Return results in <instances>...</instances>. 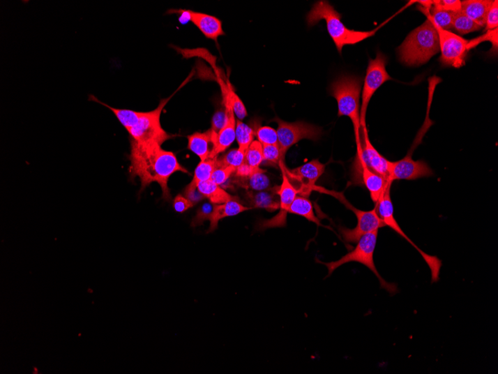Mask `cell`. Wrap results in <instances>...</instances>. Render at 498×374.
Returning a JSON list of instances; mask_svg holds the SVG:
<instances>
[{"instance_id": "cell-20", "label": "cell", "mask_w": 498, "mask_h": 374, "mask_svg": "<svg viewBox=\"0 0 498 374\" xmlns=\"http://www.w3.org/2000/svg\"><path fill=\"white\" fill-rule=\"evenodd\" d=\"M278 190V187L262 191L249 190L247 192L246 199L250 206L249 207L252 209H264L269 212H273L280 208Z\"/></svg>"}, {"instance_id": "cell-24", "label": "cell", "mask_w": 498, "mask_h": 374, "mask_svg": "<svg viewBox=\"0 0 498 374\" xmlns=\"http://www.w3.org/2000/svg\"><path fill=\"white\" fill-rule=\"evenodd\" d=\"M234 181L237 186L249 190L262 191L270 188V179L266 170L259 167L246 177H236Z\"/></svg>"}, {"instance_id": "cell-40", "label": "cell", "mask_w": 498, "mask_h": 374, "mask_svg": "<svg viewBox=\"0 0 498 374\" xmlns=\"http://www.w3.org/2000/svg\"><path fill=\"white\" fill-rule=\"evenodd\" d=\"M193 202L181 195H179L173 201V208L179 213H183L193 207Z\"/></svg>"}, {"instance_id": "cell-11", "label": "cell", "mask_w": 498, "mask_h": 374, "mask_svg": "<svg viewBox=\"0 0 498 374\" xmlns=\"http://www.w3.org/2000/svg\"><path fill=\"white\" fill-rule=\"evenodd\" d=\"M435 27L439 37L441 51L439 61L442 65L445 67L455 68H460L464 66L465 65V59H467L469 52L468 49L469 40L451 33L448 30L442 29L435 25Z\"/></svg>"}, {"instance_id": "cell-18", "label": "cell", "mask_w": 498, "mask_h": 374, "mask_svg": "<svg viewBox=\"0 0 498 374\" xmlns=\"http://www.w3.org/2000/svg\"><path fill=\"white\" fill-rule=\"evenodd\" d=\"M218 158H208L205 161H201L194 171V176L191 183L187 186L185 190V196L193 204H197L203 197L200 193H197L198 186L203 181L211 179L213 170L218 167Z\"/></svg>"}, {"instance_id": "cell-2", "label": "cell", "mask_w": 498, "mask_h": 374, "mask_svg": "<svg viewBox=\"0 0 498 374\" xmlns=\"http://www.w3.org/2000/svg\"><path fill=\"white\" fill-rule=\"evenodd\" d=\"M342 16L328 1H319L314 4L307 15L309 27L317 24L320 20L326 21L329 34L340 53L345 46L355 45L374 36L380 27L372 31H356L345 27Z\"/></svg>"}, {"instance_id": "cell-21", "label": "cell", "mask_w": 498, "mask_h": 374, "mask_svg": "<svg viewBox=\"0 0 498 374\" xmlns=\"http://www.w3.org/2000/svg\"><path fill=\"white\" fill-rule=\"evenodd\" d=\"M252 208L243 206L236 199L225 202V204L214 205L210 220V227L208 232H213L218 228L219 222L229 217L239 215V214L251 210Z\"/></svg>"}, {"instance_id": "cell-37", "label": "cell", "mask_w": 498, "mask_h": 374, "mask_svg": "<svg viewBox=\"0 0 498 374\" xmlns=\"http://www.w3.org/2000/svg\"><path fill=\"white\" fill-rule=\"evenodd\" d=\"M228 121V114L226 110H220L216 112L212 119L211 128L210 130L216 136L222 129Z\"/></svg>"}, {"instance_id": "cell-1", "label": "cell", "mask_w": 498, "mask_h": 374, "mask_svg": "<svg viewBox=\"0 0 498 374\" xmlns=\"http://www.w3.org/2000/svg\"><path fill=\"white\" fill-rule=\"evenodd\" d=\"M129 174L138 177L144 190L151 184L157 183L162 190V197L171 200L168 181L172 175L181 172L190 174L183 167L174 153L165 151L161 145H139L131 143Z\"/></svg>"}, {"instance_id": "cell-28", "label": "cell", "mask_w": 498, "mask_h": 374, "mask_svg": "<svg viewBox=\"0 0 498 374\" xmlns=\"http://www.w3.org/2000/svg\"><path fill=\"white\" fill-rule=\"evenodd\" d=\"M483 27L476 21L462 13V10H460L454 15L452 28L462 35L474 33V31L481 30Z\"/></svg>"}, {"instance_id": "cell-3", "label": "cell", "mask_w": 498, "mask_h": 374, "mask_svg": "<svg viewBox=\"0 0 498 374\" xmlns=\"http://www.w3.org/2000/svg\"><path fill=\"white\" fill-rule=\"evenodd\" d=\"M172 97L161 100L155 110L146 112H130L126 127L130 136V142L146 146L162 145L174 137L167 133L160 124L161 113Z\"/></svg>"}, {"instance_id": "cell-8", "label": "cell", "mask_w": 498, "mask_h": 374, "mask_svg": "<svg viewBox=\"0 0 498 374\" xmlns=\"http://www.w3.org/2000/svg\"><path fill=\"white\" fill-rule=\"evenodd\" d=\"M386 57L381 52H377L375 59H370L369 66H368L366 70L362 94V104L360 113L361 129L367 128L365 124L366 112L373 95L385 82L393 80V78L389 76L386 70Z\"/></svg>"}, {"instance_id": "cell-16", "label": "cell", "mask_w": 498, "mask_h": 374, "mask_svg": "<svg viewBox=\"0 0 498 374\" xmlns=\"http://www.w3.org/2000/svg\"><path fill=\"white\" fill-rule=\"evenodd\" d=\"M326 165L321 163L318 159L304 164L300 167L288 170L285 167V172L289 179L299 181L301 188L305 190H310L316 185L318 179L326 170Z\"/></svg>"}, {"instance_id": "cell-6", "label": "cell", "mask_w": 498, "mask_h": 374, "mask_svg": "<svg viewBox=\"0 0 498 374\" xmlns=\"http://www.w3.org/2000/svg\"><path fill=\"white\" fill-rule=\"evenodd\" d=\"M378 230L368 233L363 237L354 249L342 256L337 261L331 262H323L317 260V262L326 265L329 270L327 277L330 276L340 267L349 262H359L369 269L377 278L382 290H385L391 295H395L398 292V287L394 283L386 282L380 274H379L374 260V254L377 245Z\"/></svg>"}, {"instance_id": "cell-25", "label": "cell", "mask_w": 498, "mask_h": 374, "mask_svg": "<svg viewBox=\"0 0 498 374\" xmlns=\"http://www.w3.org/2000/svg\"><path fill=\"white\" fill-rule=\"evenodd\" d=\"M197 189L204 197L208 198L211 204L214 205L225 204L227 202L236 199L211 180L203 181L199 185Z\"/></svg>"}, {"instance_id": "cell-27", "label": "cell", "mask_w": 498, "mask_h": 374, "mask_svg": "<svg viewBox=\"0 0 498 374\" xmlns=\"http://www.w3.org/2000/svg\"><path fill=\"white\" fill-rule=\"evenodd\" d=\"M223 101H228L233 110L235 117L243 121L248 116L247 110L243 102L234 91L230 82L225 84L221 81Z\"/></svg>"}, {"instance_id": "cell-30", "label": "cell", "mask_w": 498, "mask_h": 374, "mask_svg": "<svg viewBox=\"0 0 498 374\" xmlns=\"http://www.w3.org/2000/svg\"><path fill=\"white\" fill-rule=\"evenodd\" d=\"M264 161L263 145L258 141H254L246 149L245 164L252 169H257Z\"/></svg>"}, {"instance_id": "cell-12", "label": "cell", "mask_w": 498, "mask_h": 374, "mask_svg": "<svg viewBox=\"0 0 498 374\" xmlns=\"http://www.w3.org/2000/svg\"><path fill=\"white\" fill-rule=\"evenodd\" d=\"M279 167L281 170V172H282V184L278 187V190L280 200V211L273 218L259 223L258 230H259L275 227H285L287 225V218L289 207L299 193V190L292 185L285 172L284 161L280 163Z\"/></svg>"}, {"instance_id": "cell-5", "label": "cell", "mask_w": 498, "mask_h": 374, "mask_svg": "<svg viewBox=\"0 0 498 374\" xmlns=\"http://www.w3.org/2000/svg\"><path fill=\"white\" fill-rule=\"evenodd\" d=\"M362 80L354 76H342L334 81L330 94L337 100L338 116L348 117L354 126L357 151H361V126L360 98Z\"/></svg>"}, {"instance_id": "cell-31", "label": "cell", "mask_w": 498, "mask_h": 374, "mask_svg": "<svg viewBox=\"0 0 498 374\" xmlns=\"http://www.w3.org/2000/svg\"><path fill=\"white\" fill-rule=\"evenodd\" d=\"M246 151L240 148L233 149L221 158H218V166L232 167L235 169L241 167L245 163Z\"/></svg>"}, {"instance_id": "cell-32", "label": "cell", "mask_w": 498, "mask_h": 374, "mask_svg": "<svg viewBox=\"0 0 498 374\" xmlns=\"http://www.w3.org/2000/svg\"><path fill=\"white\" fill-rule=\"evenodd\" d=\"M254 130L258 142L262 145L278 144L277 131L273 128L259 126Z\"/></svg>"}, {"instance_id": "cell-33", "label": "cell", "mask_w": 498, "mask_h": 374, "mask_svg": "<svg viewBox=\"0 0 498 374\" xmlns=\"http://www.w3.org/2000/svg\"><path fill=\"white\" fill-rule=\"evenodd\" d=\"M489 41L492 44L491 52H497L498 48V29L486 31V33L483 36L469 40L468 49L471 50L478 47L483 42Z\"/></svg>"}, {"instance_id": "cell-38", "label": "cell", "mask_w": 498, "mask_h": 374, "mask_svg": "<svg viewBox=\"0 0 498 374\" xmlns=\"http://www.w3.org/2000/svg\"><path fill=\"white\" fill-rule=\"evenodd\" d=\"M485 30H492L498 29V1L495 0L493 1L488 13L486 15L485 23Z\"/></svg>"}, {"instance_id": "cell-10", "label": "cell", "mask_w": 498, "mask_h": 374, "mask_svg": "<svg viewBox=\"0 0 498 374\" xmlns=\"http://www.w3.org/2000/svg\"><path fill=\"white\" fill-rule=\"evenodd\" d=\"M333 196L341 201L346 208L353 211L357 220L356 226L353 229L343 227L339 228L345 242L357 243L365 234L385 227L383 221L379 218L375 208L370 211L360 210L352 205L342 194L335 193Z\"/></svg>"}, {"instance_id": "cell-7", "label": "cell", "mask_w": 498, "mask_h": 374, "mask_svg": "<svg viewBox=\"0 0 498 374\" xmlns=\"http://www.w3.org/2000/svg\"><path fill=\"white\" fill-rule=\"evenodd\" d=\"M391 186H388L384 190L382 196L375 204V209L379 218L384 223L385 227L391 228L393 231L407 241L420 253L421 257L424 259L431 271L432 283L439 280L440 271L442 268V261L436 255H431L421 250L418 246L411 240L400 227L394 216V207L391 195Z\"/></svg>"}, {"instance_id": "cell-26", "label": "cell", "mask_w": 498, "mask_h": 374, "mask_svg": "<svg viewBox=\"0 0 498 374\" xmlns=\"http://www.w3.org/2000/svg\"><path fill=\"white\" fill-rule=\"evenodd\" d=\"M289 213L305 218L308 220L317 224L319 227H323L319 219L314 213L312 202L304 196H297L295 198L289 207Z\"/></svg>"}, {"instance_id": "cell-14", "label": "cell", "mask_w": 498, "mask_h": 374, "mask_svg": "<svg viewBox=\"0 0 498 374\" xmlns=\"http://www.w3.org/2000/svg\"><path fill=\"white\" fill-rule=\"evenodd\" d=\"M361 151L356 154L355 163L362 164L388 180L391 161L379 153L370 142L367 128L361 129Z\"/></svg>"}, {"instance_id": "cell-19", "label": "cell", "mask_w": 498, "mask_h": 374, "mask_svg": "<svg viewBox=\"0 0 498 374\" xmlns=\"http://www.w3.org/2000/svg\"><path fill=\"white\" fill-rule=\"evenodd\" d=\"M355 167L356 172V171H360L362 183L369 190L374 204H376L386 188L388 186H392L393 184L389 183L385 177L373 172L372 170L364 165L355 163Z\"/></svg>"}, {"instance_id": "cell-17", "label": "cell", "mask_w": 498, "mask_h": 374, "mask_svg": "<svg viewBox=\"0 0 498 374\" xmlns=\"http://www.w3.org/2000/svg\"><path fill=\"white\" fill-rule=\"evenodd\" d=\"M223 103L228 114V121L215 138L209 157L211 158H218L220 154L225 152L236 140L235 114L229 103L228 101H223Z\"/></svg>"}, {"instance_id": "cell-35", "label": "cell", "mask_w": 498, "mask_h": 374, "mask_svg": "<svg viewBox=\"0 0 498 374\" xmlns=\"http://www.w3.org/2000/svg\"><path fill=\"white\" fill-rule=\"evenodd\" d=\"M236 170L232 167H216L213 170L211 179L214 184L222 186L236 172Z\"/></svg>"}, {"instance_id": "cell-4", "label": "cell", "mask_w": 498, "mask_h": 374, "mask_svg": "<svg viewBox=\"0 0 498 374\" xmlns=\"http://www.w3.org/2000/svg\"><path fill=\"white\" fill-rule=\"evenodd\" d=\"M398 51L400 61L407 66L423 65L437 54L440 51L438 33L429 17L407 37Z\"/></svg>"}, {"instance_id": "cell-23", "label": "cell", "mask_w": 498, "mask_h": 374, "mask_svg": "<svg viewBox=\"0 0 498 374\" xmlns=\"http://www.w3.org/2000/svg\"><path fill=\"white\" fill-rule=\"evenodd\" d=\"M492 3L491 0H465L462 1L461 10L465 15L485 27L486 15Z\"/></svg>"}, {"instance_id": "cell-15", "label": "cell", "mask_w": 498, "mask_h": 374, "mask_svg": "<svg viewBox=\"0 0 498 374\" xmlns=\"http://www.w3.org/2000/svg\"><path fill=\"white\" fill-rule=\"evenodd\" d=\"M169 13L179 14L188 19L209 39L216 40L225 36L222 21L218 17L186 9L171 10Z\"/></svg>"}, {"instance_id": "cell-22", "label": "cell", "mask_w": 498, "mask_h": 374, "mask_svg": "<svg viewBox=\"0 0 498 374\" xmlns=\"http://www.w3.org/2000/svg\"><path fill=\"white\" fill-rule=\"evenodd\" d=\"M216 135L209 130L204 133H195L188 137V148L201 160L209 158Z\"/></svg>"}, {"instance_id": "cell-34", "label": "cell", "mask_w": 498, "mask_h": 374, "mask_svg": "<svg viewBox=\"0 0 498 374\" xmlns=\"http://www.w3.org/2000/svg\"><path fill=\"white\" fill-rule=\"evenodd\" d=\"M263 154L264 161L273 165H279L280 162L285 161L278 144L263 145Z\"/></svg>"}, {"instance_id": "cell-9", "label": "cell", "mask_w": 498, "mask_h": 374, "mask_svg": "<svg viewBox=\"0 0 498 374\" xmlns=\"http://www.w3.org/2000/svg\"><path fill=\"white\" fill-rule=\"evenodd\" d=\"M274 121L277 123V134L278 145L281 154L285 157L289 149L295 144L308 139L317 142L322 136V130L320 127L306 122L298 121L288 123L276 117Z\"/></svg>"}, {"instance_id": "cell-29", "label": "cell", "mask_w": 498, "mask_h": 374, "mask_svg": "<svg viewBox=\"0 0 498 374\" xmlns=\"http://www.w3.org/2000/svg\"><path fill=\"white\" fill-rule=\"evenodd\" d=\"M255 130L251 126L238 120L236 123V140L239 148L243 151L254 142Z\"/></svg>"}, {"instance_id": "cell-36", "label": "cell", "mask_w": 498, "mask_h": 374, "mask_svg": "<svg viewBox=\"0 0 498 374\" xmlns=\"http://www.w3.org/2000/svg\"><path fill=\"white\" fill-rule=\"evenodd\" d=\"M213 207L214 206H213L212 204H209V202L201 207L197 211L196 217L192 220L191 226L193 227H197L202 225L205 220H209Z\"/></svg>"}, {"instance_id": "cell-13", "label": "cell", "mask_w": 498, "mask_h": 374, "mask_svg": "<svg viewBox=\"0 0 498 374\" xmlns=\"http://www.w3.org/2000/svg\"><path fill=\"white\" fill-rule=\"evenodd\" d=\"M408 153L402 159L391 162L388 181L393 184L396 180H416L434 176V171L423 160L414 161Z\"/></svg>"}, {"instance_id": "cell-39", "label": "cell", "mask_w": 498, "mask_h": 374, "mask_svg": "<svg viewBox=\"0 0 498 374\" xmlns=\"http://www.w3.org/2000/svg\"><path fill=\"white\" fill-rule=\"evenodd\" d=\"M462 1L459 0H440V1H432V7L437 9L447 10V12L458 13L461 10Z\"/></svg>"}]
</instances>
